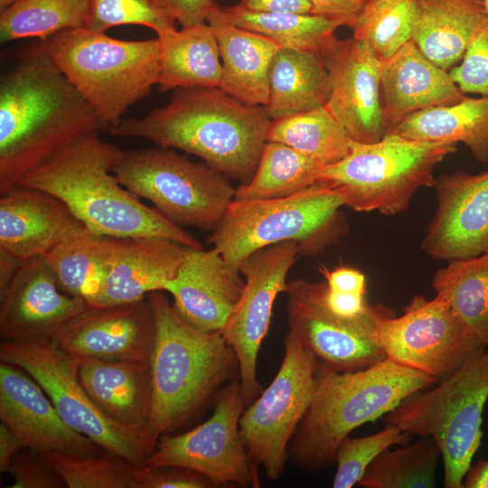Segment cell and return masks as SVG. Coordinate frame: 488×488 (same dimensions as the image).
Instances as JSON below:
<instances>
[{"instance_id":"obj_1","label":"cell","mask_w":488,"mask_h":488,"mask_svg":"<svg viewBox=\"0 0 488 488\" xmlns=\"http://www.w3.org/2000/svg\"><path fill=\"white\" fill-rule=\"evenodd\" d=\"M105 129L41 41L1 76L0 193L82 136Z\"/></svg>"},{"instance_id":"obj_2","label":"cell","mask_w":488,"mask_h":488,"mask_svg":"<svg viewBox=\"0 0 488 488\" xmlns=\"http://www.w3.org/2000/svg\"><path fill=\"white\" fill-rule=\"evenodd\" d=\"M270 121L265 106L246 104L220 88H184L165 106L122 119L110 132L183 150L245 183L258 167Z\"/></svg>"},{"instance_id":"obj_3","label":"cell","mask_w":488,"mask_h":488,"mask_svg":"<svg viewBox=\"0 0 488 488\" xmlns=\"http://www.w3.org/2000/svg\"><path fill=\"white\" fill-rule=\"evenodd\" d=\"M123 150L99 133L82 136L17 184L62 201L93 234L118 239L157 237L186 248L203 249L192 235L144 204L113 173Z\"/></svg>"},{"instance_id":"obj_4","label":"cell","mask_w":488,"mask_h":488,"mask_svg":"<svg viewBox=\"0 0 488 488\" xmlns=\"http://www.w3.org/2000/svg\"><path fill=\"white\" fill-rule=\"evenodd\" d=\"M436 382L389 358L344 372L318 361L313 399L288 445V459L309 472L332 465L338 446L352 431Z\"/></svg>"},{"instance_id":"obj_5","label":"cell","mask_w":488,"mask_h":488,"mask_svg":"<svg viewBox=\"0 0 488 488\" xmlns=\"http://www.w3.org/2000/svg\"><path fill=\"white\" fill-rule=\"evenodd\" d=\"M148 296L156 325L148 433L156 445L161 436L194 418L239 372L237 355L221 332H203L189 324L163 291Z\"/></svg>"},{"instance_id":"obj_6","label":"cell","mask_w":488,"mask_h":488,"mask_svg":"<svg viewBox=\"0 0 488 488\" xmlns=\"http://www.w3.org/2000/svg\"><path fill=\"white\" fill-rule=\"evenodd\" d=\"M42 42L58 69L110 129L158 84L157 37L124 41L80 27Z\"/></svg>"},{"instance_id":"obj_7","label":"cell","mask_w":488,"mask_h":488,"mask_svg":"<svg viewBox=\"0 0 488 488\" xmlns=\"http://www.w3.org/2000/svg\"><path fill=\"white\" fill-rule=\"evenodd\" d=\"M433 389L405 399L384 417L409 436L431 437L444 465V486L462 488L478 451L488 400V346Z\"/></svg>"},{"instance_id":"obj_8","label":"cell","mask_w":488,"mask_h":488,"mask_svg":"<svg viewBox=\"0 0 488 488\" xmlns=\"http://www.w3.org/2000/svg\"><path fill=\"white\" fill-rule=\"evenodd\" d=\"M456 145L391 134L374 143L352 140L349 155L324 167L316 183L330 186L355 211L396 215L408 209L418 189L435 185L436 166Z\"/></svg>"},{"instance_id":"obj_9","label":"cell","mask_w":488,"mask_h":488,"mask_svg":"<svg viewBox=\"0 0 488 488\" xmlns=\"http://www.w3.org/2000/svg\"><path fill=\"white\" fill-rule=\"evenodd\" d=\"M343 206L341 196L323 183L286 197L233 200L208 242L238 269L252 252L282 241L298 242L300 253L316 252L339 235Z\"/></svg>"},{"instance_id":"obj_10","label":"cell","mask_w":488,"mask_h":488,"mask_svg":"<svg viewBox=\"0 0 488 488\" xmlns=\"http://www.w3.org/2000/svg\"><path fill=\"white\" fill-rule=\"evenodd\" d=\"M113 173L181 227L214 229L235 194L228 177L168 147L123 150Z\"/></svg>"},{"instance_id":"obj_11","label":"cell","mask_w":488,"mask_h":488,"mask_svg":"<svg viewBox=\"0 0 488 488\" xmlns=\"http://www.w3.org/2000/svg\"><path fill=\"white\" fill-rule=\"evenodd\" d=\"M80 359L60 350L51 340L0 343L1 361L26 371L70 428L100 448L142 466L155 445L147 433L117 423L93 403L78 376Z\"/></svg>"},{"instance_id":"obj_12","label":"cell","mask_w":488,"mask_h":488,"mask_svg":"<svg viewBox=\"0 0 488 488\" xmlns=\"http://www.w3.org/2000/svg\"><path fill=\"white\" fill-rule=\"evenodd\" d=\"M373 340L386 358L437 381L487 347L440 295H415L394 316L388 309L375 321Z\"/></svg>"},{"instance_id":"obj_13","label":"cell","mask_w":488,"mask_h":488,"mask_svg":"<svg viewBox=\"0 0 488 488\" xmlns=\"http://www.w3.org/2000/svg\"><path fill=\"white\" fill-rule=\"evenodd\" d=\"M316 357L287 333L281 366L239 419V434L252 462L277 480L288 460V445L312 401Z\"/></svg>"},{"instance_id":"obj_14","label":"cell","mask_w":488,"mask_h":488,"mask_svg":"<svg viewBox=\"0 0 488 488\" xmlns=\"http://www.w3.org/2000/svg\"><path fill=\"white\" fill-rule=\"evenodd\" d=\"M245 407L238 377L218 393L206 421L183 434L161 436L143 465L188 468L207 477L214 487L259 488V468L249 456L239 434Z\"/></svg>"},{"instance_id":"obj_15","label":"cell","mask_w":488,"mask_h":488,"mask_svg":"<svg viewBox=\"0 0 488 488\" xmlns=\"http://www.w3.org/2000/svg\"><path fill=\"white\" fill-rule=\"evenodd\" d=\"M298 254V242L282 241L252 252L239 266L245 277L244 289L221 333L237 355L246 406L262 391L257 373L259 349L269 329L275 300L286 292V277Z\"/></svg>"},{"instance_id":"obj_16","label":"cell","mask_w":488,"mask_h":488,"mask_svg":"<svg viewBox=\"0 0 488 488\" xmlns=\"http://www.w3.org/2000/svg\"><path fill=\"white\" fill-rule=\"evenodd\" d=\"M326 282H287L288 332L316 359L337 371L368 368L386 358L373 340L376 319L389 308L374 305L360 318L334 314L325 303Z\"/></svg>"},{"instance_id":"obj_17","label":"cell","mask_w":488,"mask_h":488,"mask_svg":"<svg viewBox=\"0 0 488 488\" xmlns=\"http://www.w3.org/2000/svg\"><path fill=\"white\" fill-rule=\"evenodd\" d=\"M156 334L149 296L127 304L89 306L52 337L60 350L80 358L150 363Z\"/></svg>"},{"instance_id":"obj_18","label":"cell","mask_w":488,"mask_h":488,"mask_svg":"<svg viewBox=\"0 0 488 488\" xmlns=\"http://www.w3.org/2000/svg\"><path fill=\"white\" fill-rule=\"evenodd\" d=\"M329 72L326 108L358 143L388 135L380 101L381 61L358 39H335L324 52Z\"/></svg>"},{"instance_id":"obj_19","label":"cell","mask_w":488,"mask_h":488,"mask_svg":"<svg viewBox=\"0 0 488 488\" xmlns=\"http://www.w3.org/2000/svg\"><path fill=\"white\" fill-rule=\"evenodd\" d=\"M89 306L84 299L60 288L44 257L23 260L0 289L1 341L51 340L62 325Z\"/></svg>"},{"instance_id":"obj_20","label":"cell","mask_w":488,"mask_h":488,"mask_svg":"<svg viewBox=\"0 0 488 488\" xmlns=\"http://www.w3.org/2000/svg\"><path fill=\"white\" fill-rule=\"evenodd\" d=\"M437 207L421 243L433 259L458 260L488 252V171H457L435 183Z\"/></svg>"},{"instance_id":"obj_21","label":"cell","mask_w":488,"mask_h":488,"mask_svg":"<svg viewBox=\"0 0 488 488\" xmlns=\"http://www.w3.org/2000/svg\"><path fill=\"white\" fill-rule=\"evenodd\" d=\"M0 419L25 448L39 453L95 455L102 449L62 420L26 371L4 361L0 363Z\"/></svg>"},{"instance_id":"obj_22","label":"cell","mask_w":488,"mask_h":488,"mask_svg":"<svg viewBox=\"0 0 488 488\" xmlns=\"http://www.w3.org/2000/svg\"><path fill=\"white\" fill-rule=\"evenodd\" d=\"M90 231L59 198L16 184L0 197V250L19 260L45 257Z\"/></svg>"},{"instance_id":"obj_23","label":"cell","mask_w":488,"mask_h":488,"mask_svg":"<svg viewBox=\"0 0 488 488\" xmlns=\"http://www.w3.org/2000/svg\"><path fill=\"white\" fill-rule=\"evenodd\" d=\"M238 268L215 249L186 248L176 276L165 286L173 305L189 324L203 332H221L245 286Z\"/></svg>"},{"instance_id":"obj_24","label":"cell","mask_w":488,"mask_h":488,"mask_svg":"<svg viewBox=\"0 0 488 488\" xmlns=\"http://www.w3.org/2000/svg\"><path fill=\"white\" fill-rule=\"evenodd\" d=\"M380 101L388 134L419 111L455 104L466 95L412 40L381 61Z\"/></svg>"},{"instance_id":"obj_25","label":"cell","mask_w":488,"mask_h":488,"mask_svg":"<svg viewBox=\"0 0 488 488\" xmlns=\"http://www.w3.org/2000/svg\"><path fill=\"white\" fill-rule=\"evenodd\" d=\"M186 247L157 237L125 238L89 306H108L141 300L164 291L177 274Z\"/></svg>"},{"instance_id":"obj_26","label":"cell","mask_w":488,"mask_h":488,"mask_svg":"<svg viewBox=\"0 0 488 488\" xmlns=\"http://www.w3.org/2000/svg\"><path fill=\"white\" fill-rule=\"evenodd\" d=\"M78 376L102 413L150 436L148 427L153 407L150 363L81 358Z\"/></svg>"},{"instance_id":"obj_27","label":"cell","mask_w":488,"mask_h":488,"mask_svg":"<svg viewBox=\"0 0 488 488\" xmlns=\"http://www.w3.org/2000/svg\"><path fill=\"white\" fill-rule=\"evenodd\" d=\"M206 23L216 36L222 75L219 88L249 104L266 106L269 98V70L281 48L274 40L239 28L207 14Z\"/></svg>"},{"instance_id":"obj_28","label":"cell","mask_w":488,"mask_h":488,"mask_svg":"<svg viewBox=\"0 0 488 488\" xmlns=\"http://www.w3.org/2000/svg\"><path fill=\"white\" fill-rule=\"evenodd\" d=\"M488 15L483 0H416L411 40L433 63L456 66Z\"/></svg>"},{"instance_id":"obj_29","label":"cell","mask_w":488,"mask_h":488,"mask_svg":"<svg viewBox=\"0 0 488 488\" xmlns=\"http://www.w3.org/2000/svg\"><path fill=\"white\" fill-rule=\"evenodd\" d=\"M329 87L324 53L281 47L270 66L267 115L273 120L324 107Z\"/></svg>"},{"instance_id":"obj_30","label":"cell","mask_w":488,"mask_h":488,"mask_svg":"<svg viewBox=\"0 0 488 488\" xmlns=\"http://www.w3.org/2000/svg\"><path fill=\"white\" fill-rule=\"evenodd\" d=\"M158 88H219L222 64L219 44L207 23L171 30L160 36Z\"/></svg>"},{"instance_id":"obj_31","label":"cell","mask_w":488,"mask_h":488,"mask_svg":"<svg viewBox=\"0 0 488 488\" xmlns=\"http://www.w3.org/2000/svg\"><path fill=\"white\" fill-rule=\"evenodd\" d=\"M389 134L414 141L463 143L478 162L485 164L488 162V97L466 96L455 104L419 111Z\"/></svg>"},{"instance_id":"obj_32","label":"cell","mask_w":488,"mask_h":488,"mask_svg":"<svg viewBox=\"0 0 488 488\" xmlns=\"http://www.w3.org/2000/svg\"><path fill=\"white\" fill-rule=\"evenodd\" d=\"M208 13L218 19L265 35L282 48L324 53L336 39L342 23L312 14L263 13L239 5L221 7L214 4Z\"/></svg>"},{"instance_id":"obj_33","label":"cell","mask_w":488,"mask_h":488,"mask_svg":"<svg viewBox=\"0 0 488 488\" xmlns=\"http://www.w3.org/2000/svg\"><path fill=\"white\" fill-rule=\"evenodd\" d=\"M120 239L89 232L59 245L44 258L60 288L89 305L101 288Z\"/></svg>"},{"instance_id":"obj_34","label":"cell","mask_w":488,"mask_h":488,"mask_svg":"<svg viewBox=\"0 0 488 488\" xmlns=\"http://www.w3.org/2000/svg\"><path fill=\"white\" fill-rule=\"evenodd\" d=\"M324 167L285 144L267 141L253 176L235 189L233 200H264L295 194L314 184Z\"/></svg>"},{"instance_id":"obj_35","label":"cell","mask_w":488,"mask_h":488,"mask_svg":"<svg viewBox=\"0 0 488 488\" xmlns=\"http://www.w3.org/2000/svg\"><path fill=\"white\" fill-rule=\"evenodd\" d=\"M468 329L488 346V252L449 261L432 282Z\"/></svg>"},{"instance_id":"obj_36","label":"cell","mask_w":488,"mask_h":488,"mask_svg":"<svg viewBox=\"0 0 488 488\" xmlns=\"http://www.w3.org/2000/svg\"><path fill=\"white\" fill-rule=\"evenodd\" d=\"M266 139L285 144L324 167L346 157L352 143L347 132L325 106L271 120Z\"/></svg>"},{"instance_id":"obj_37","label":"cell","mask_w":488,"mask_h":488,"mask_svg":"<svg viewBox=\"0 0 488 488\" xmlns=\"http://www.w3.org/2000/svg\"><path fill=\"white\" fill-rule=\"evenodd\" d=\"M90 7L91 0H17L1 11V42L45 41L66 29L87 27Z\"/></svg>"},{"instance_id":"obj_38","label":"cell","mask_w":488,"mask_h":488,"mask_svg":"<svg viewBox=\"0 0 488 488\" xmlns=\"http://www.w3.org/2000/svg\"><path fill=\"white\" fill-rule=\"evenodd\" d=\"M440 458L436 443L420 436L413 443L381 452L358 484L364 488H432Z\"/></svg>"},{"instance_id":"obj_39","label":"cell","mask_w":488,"mask_h":488,"mask_svg":"<svg viewBox=\"0 0 488 488\" xmlns=\"http://www.w3.org/2000/svg\"><path fill=\"white\" fill-rule=\"evenodd\" d=\"M40 454L68 488H136L140 466L108 450L95 455Z\"/></svg>"},{"instance_id":"obj_40","label":"cell","mask_w":488,"mask_h":488,"mask_svg":"<svg viewBox=\"0 0 488 488\" xmlns=\"http://www.w3.org/2000/svg\"><path fill=\"white\" fill-rule=\"evenodd\" d=\"M416 0H368L359 15L353 38L366 42L383 61L411 40Z\"/></svg>"},{"instance_id":"obj_41","label":"cell","mask_w":488,"mask_h":488,"mask_svg":"<svg viewBox=\"0 0 488 488\" xmlns=\"http://www.w3.org/2000/svg\"><path fill=\"white\" fill-rule=\"evenodd\" d=\"M409 435L391 424L372 435L345 437L335 454L336 471L333 488H351L358 484L373 460L384 450L406 444Z\"/></svg>"},{"instance_id":"obj_42","label":"cell","mask_w":488,"mask_h":488,"mask_svg":"<svg viewBox=\"0 0 488 488\" xmlns=\"http://www.w3.org/2000/svg\"><path fill=\"white\" fill-rule=\"evenodd\" d=\"M175 20L158 0H91L87 28L105 33L119 25H143L160 36L175 28Z\"/></svg>"},{"instance_id":"obj_43","label":"cell","mask_w":488,"mask_h":488,"mask_svg":"<svg viewBox=\"0 0 488 488\" xmlns=\"http://www.w3.org/2000/svg\"><path fill=\"white\" fill-rule=\"evenodd\" d=\"M449 74L465 94L488 97V15Z\"/></svg>"},{"instance_id":"obj_44","label":"cell","mask_w":488,"mask_h":488,"mask_svg":"<svg viewBox=\"0 0 488 488\" xmlns=\"http://www.w3.org/2000/svg\"><path fill=\"white\" fill-rule=\"evenodd\" d=\"M14 483L10 488H63L62 478L39 452L24 448L12 460L7 471Z\"/></svg>"},{"instance_id":"obj_45","label":"cell","mask_w":488,"mask_h":488,"mask_svg":"<svg viewBox=\"0 0 488 488\" xmlns=\"http://www.w3.org/2000/svg\"><path fill=\"white\" fill-rule=\"evenodd\" d=\"M212 483L193 470L164 465L139 467L136 488H211Z\"/></svg>"},{"instance_id":"obj_46","label":"cell","mask_w":488,"mask_h":488,"mask_svg":"<svg viewBox=\"0 0 488 488\" xmlns=\"http://www.w3.org/2000/svg\"><path fill=\"white\" fill-rule=\"evenodd\" d=\"M311 14L352 28L368 0H309Z\"/></svg>"},{"instance_id":"obj_47","label":"cell","mask_w":488,"mask_h":488,"mask_svg":"<svg viewBox=\"0 0 488 488\" xmlns=\"http://www.w3.org/2000/svg\"><path fill=\"white\" fill-rule=\"evenodd\" d=\"M164 9L182 25L192 27L206 23L214 0H158Z\"/></svg>"},{"instance_id":"obj_48","label":"cell","mask_w":488,"mask_h":488,"mask_svg":"<svg viewBox=\"0 0 488 488\" xmlns=\"http://www.w3.org/2000/svg\"><path fill=\"white\" fill-rule=\"evenodd\" d=\"M325 303L331 312L347 319L362 317L374 308V305L366 301L365 294L332 291L327 288V286Z\"/></svg>"},{"instance_id":"obj_49","label":"cell","mask_w":488,"mask_h":488,"mask_svg":"<svg viewBox=\"0 0 488 488\" xmlns=\"http://www.w3.org/2000/svg\"><path fill=\"white\" fill-rule=\"evenodd\" d=\"M321 271L329 290L366 295V278L361 271L344 266Z\"/></svg>"},{"instance_id":"obj_50","label":"cell","mask_w":488,"mask_h":488,"mask_svg":"<svg viewBox=\"0 0 488 488\" xmlns=\"http://www.w3.org/2000/svg\"><path fill=\"white\" fill-rule=\"evenodd\" d=\"M238 5L254 12L311 14L309 0H240Z\"/></svg>"},{"instance_id":"obj_51","label":"cell","mask_w":488,"mask_h":488,"mask_svg":"<svg viewBox=\"0 0 488 488\" xmlns=\"http://www.w3.org/2000/svg\"><path fill=\"white\" fill-rule=\"evenodd\" d=\"M24 446L5 424H0V471L6 472L14 457Z\"/></svg>"},{"instance_id":"obj_52","label":"cell","mask_w":488,"mask_h":488,"mask_svg":"<svg viewBox=\"0 0 488 488\" xmlns=\"http://www.w3.org/2000/svg\"><path fill=\"white\" fill-rule=\"evenodd\" d=\"M462 488H488V460L471 465L464 477Z\"/></svg>"},{"instance_id":"obj_53","label":"cell","mask_w":488,"mask_h":488,"mask_svg":"<svg viewBox=\"0 0 488 488\" xmlns=\"http://www.w3.org/2000/svg\"><path fill=\"white\" fill-rule=\"evenodd\" d=\"M17 0H0V11L6 9L14 4Z\"/></svg>"},{"instance_id":"obj_54","label":"cell","mask_w":488,"mask_h":488,"mask_svg":"<svg viewBox=\"0 0 488 488\" xmlns=\"http://www.w3.org/2000/svg\"><path fill=\"white\" fill-rule=\"evenodd\" d=\"M483 4L485 6L486 13L488 14V0H483Z\"/></svg>"}]
</instances>
